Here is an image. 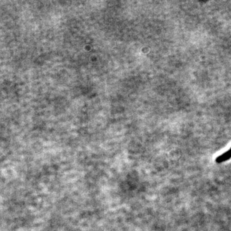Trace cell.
Listing matches in <instances>:
<instances>
[{"instance_id": "cell-1", "label": "cell", "mask_w": 231, "mask_h": 231, "mask_svg": "<svg viewBox=\"0 0 231 231\" xmlns=\"http://www.w3.org/2000/svg\"><path fill=\"white\" fill-rule=\"evenodd\" d=\"M231 158V150L229 149L227 152L224 153L221 155L218 156L216 159V162L217 163H221L225 162Z\"/></svg>"}]
</instances>
